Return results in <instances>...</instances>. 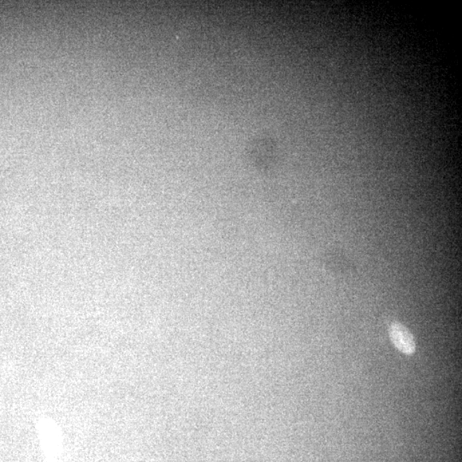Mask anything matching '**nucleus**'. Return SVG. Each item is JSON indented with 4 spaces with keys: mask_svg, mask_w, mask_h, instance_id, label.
Instances as JSON below:
<instances>
[{
    "mask_svg": "<svg viewBox=\"0 0 462 462\" xmlns=\"http://www.w3.org/2000/svg\"><path fill=\"white\" fill-rule=\"evenodd\" d=\"M390 340L402 354L412 355L416 353V343L408 328L399 322H393L389 328Z\"/></svg>",
    "mask_w": 462,
    "mask_h": 462,
    "instance_id": "obj_1",
    "label": "nucleus"
}]
</instances>
